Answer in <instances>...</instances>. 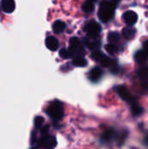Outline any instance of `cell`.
<instances>
[{
  "instance_id": "5",
  "label": "cell",
  "mask_w": 148,
  "mask_h": 149,
  "mask_svg": "<svg viewBox=\"0 0 148 149\" xmlns=\"http://www.w3.org/2000/svg\"><path fill=\"white\" fill-rule=\"evenodd\" d=\"M57 146V140L54 136L44 134L43 137L38 141V144L36 145L37 148H54Z\"/></svg>"
},
{
  "instance_id": "2",
  "label": "cell",
  "mask_w": 148,
  "mask_h": 149,
  "mask_svg": "<svg viewBox=\"0 0 148 149\" xmlns=\"http://www.w3.org/2000/svg\"><path fill=\"white\" fill-rule=\"evenodd\" d=\"M46 113L55 121L60 120L64 116V108L61 102L55 100L51 102L46 109Z\"/></svg>"
},
{
  "instance_id": "14",
  "label": "cell",
  "mask_w": 148,
  "mask_h": 149,
  "mask_svg": "<svg viewBox=\"0 0 148 149\" xmlns=\"http://www.w3.org/2000/svg\"><path fill=\"white\" fill-rule=\"evenodd\" d=\"M46 47L51 51H56L58 47V41L54 37H48L45 40Z\"/></svg>"
},
{
  "instance_id": "27",
  "label": "cell",
  "mask_w": 148,
  "mask_h": 149,
  "mask_svg": "<svg viewBox=\"0 0 148 149\" xmlns=\"http://www.w3.org/2000/svg\"><path fill=\"white\" fill-rule=\"evenodd\" d=\"M120 1V0H111L110 2H111V3H113L114 6H115V7H117V5L119 4Z\"/></svg>"
},
{
  "instance_id": "15",
  "label": "cell",
  "mask_w": 148,
  "mask_h": 149,
  "mask_svg": "<svg viewBox=\"0 0 148 149\" xmlns=\"http://www.w3.org/2000/svg\"><path fill=\"white\" fill-rule=\"evenodd\" d=\"M122 33H123V36H124L125 38H126V39H132L135 36L136 30L133 27H132L131 25H129V26H127V27H126V28L123 29Z\"/></svg>"
},
{
  "instance_id": "4",
  "label": "cell",
  "mask_w": 148,
  "mask_h": 149,
  "mask_svg": "<svg viewBox=\"0 0 148 149\" xmlns=\"http://www.w3.org/2000/svg\"><path fill=\"white\" fill-rule=\"evenodd\" d=\"M69 52L72 56H84L85 55V49L84 46L81 43V41L74 37L71 38L70 40V47H69Z\"/></svg>"
},
{
  "instance_id": "10",
  "label": "cell",
  "mask_w": 148,
  "mask_h": 149,
  "mask_svg": "<svg viewBox=\"0 0 148 149\" xmlns=\"http://www.w3.org/2000/svg\"><path fill=\"white\" fill-rule=\"evenodd\" d=\"M16 4L14 0H2L1 8L6 13H11L15 10Z\"/></svg>"
},
{
  "instance_id": "18",
  "label": "cell",
  "mask_w": 148,
  "mask_h": 149,
  "mask_svg": "<svg viewBox=\"0 0 148 149\" xmlns=\"http://www.w3.org/2000/svg\"><path fill=\"white\" fill-rule=\"evenodd\" d=\"M131 106V111H132V113L134 115V116H140L142 113H143V108L139 105L138 101L133 103Z\"/></svg>"
},
{
  "instance_id": "1",
  "label": "cell",
  "mask_w": 148,
  "mask_h": 149,
  "mask_svg": "<svg viewBox=\"0 0 148 149\" xmlns=\"http://www.w3.org/2000/svg\"><path fill=\"white\" fill-rule=\"evenodd\" d=\"M115 6L110 1H102L99 10V17L103 23L109 22L114 16Z\"/></svg>"
},
{
  "instance_id": "19",
  "label": "cell",
  "mask_w": 148,
  "mask_h": 149,
  "mask_svg": "<svg viewBox=\"0 0 148 149\" xmlns=\"http://www.w3.org/2000/svg\"><path fill=\"white\" fill-rule=\"evenodd\" d=\"M138 76L140 79L141 82L148 81V67L143 66L138 70Z\"/></svg>"
},
{
  "instance_id": "26",
  "label": "cell",
  "mask_w": 148,
  "mask_h": 149,
  "mask_svg": "<svg viewBox=\"0 0 148 149\" xmlns=\"http://www.w3.org/2000/svg\"><path fill=\"white\" fill-rule=\"evenodd\" d=\"M143 46H144V50H145V51H146V52L148 53V40H147V41H145V42H144Z\"/></svg>"
},
{
  "instance_id": "25",
  "label": "cell",
  "mask_w": 148,
  "mask_h": 149,
  "mask_svg": "<svg viewBox=\"0 0 148 149\" xmlns=\"http://www.w3.org/2000/svg\"><path fill=\"white\" fill-rule=\"evenodd\" d=\"M48 127H49L48 126H45L44 127H43V128L41 127L40 128L41 129V134L42 135H44V134H48V129H49Z\"/></svg>"
},
{
  "instance_id": "29",
  "label": "cell",
  "mask_w": 148,
  "mask_h": 149,
  "mask_svg": "<svg viewBox=\"0 0 148 149\" xmlns=\"http://www.w3.org/2000/svg\"><path fill=\"white\" fill-rule=\"evenodd\" d=\"M87 1H90V2H95L96 0H87Z\"/></svg>"
},
{
  "instance_id": "7",
  "label": "cell",
  "mask_w": 148,
  "mask_h": 149,
  "mask_svg": "<svg viewBox=\"0 0 148 149\" xmlns=\"http://www.w3.org/2000/svg\"><path fill=\"white\" fill-rule=\"evenodd\" d=\"M85 31L87 32L88 36L98 37L101 31V26L96 21H90L85 25Z\"/></svg>"
},
{
  "instance_id": "8",
  "label": "cell",
  "mask_w": 148,
  "mask_h": 149,
  "mask_svg": "<svg viewBox=\"0 0 148 149\" xmlns=\"http://www.w3.org/2000/svg\"><path fill=\"white\" fill-rule=\"evenodd\" d=\"M84 45L90 50H98L100 46V42L97 39V37L88 36L84 39Z\"/></svg>"
},
{
  "instance_id": "21",
  "label": "cell",
  "mask_w": 148,
  "mask_h": 149,
  "mask_svg": "<svg viewBox=\"0 0 148 149\" xmlns=\"http://www.w3.org/2000/svg\"><path fill=\"white\" fill-rule=\"evenodd\" d=\"M82 10L85 12H87V13H90V12L93 11V10H94V3H93V2L86 1L85 3H84L82 4Z\"/></svg>"
},
{
  "instance_id": "13",
  "label": "cell",
  "mask_w": 148,
  "mask_h": 149,
  "mask_svg": "<svg viewBox=\"0 0 148 149\" xmlns=\"http://www.w3.org/2000/svg\"><path fill=\"white\" fill-rule=\"evenodd\" d=\"M117 137H118V134H117V133L113 129H108V130H106L103 134V135H102V141L108 142V141H113Z\"/></svg>"
},
{
  "instance_id": "20",
  "label": "cell",
  "mask_w": 148,
  "mask_h": 149,
  "mask_svg": "<svg viewBox=\"0 0 148 149\" xmlns=\"http://www.w3.org/2000/svg\"><path fill=\"white\" fill-rule=\"evenodd\" d=\"M120 39V36L116 31H112L108 34V41L112 44H115L119 42Z\"/></svg>"
},
{
  "instance_id": "9",
  "label": "cell",
  "mask_w": 148,
  "mask_h": 149,
  "mask_svg": "<svg viewBox=\"0 0 148 149\" xmlns=\"http://www.w3.org/2000/svg\"><path fill=\"white\" fill-rule=\"evenodd\" d=\"M123 19L128 25H133L138 20V16L134 11L127 10L123 14Z\"/></svg>"
},
{
  "instance_id": "28",
  "label": "cell",
  "mask_w": 148,
  "mask_h": 149,
  "mask_svg": "<svg viewBox=\"0 0 148 149\" xmlns=\"http://www.w3.org/2000/svg\"><path fill=\"white\" fill-rule=\"evenodd\" d=\"M31 134H32L31 135V144H34L36 142V135H35L34 133H32Z\"/></svg>"
},
{
  "instance_id": "16",
  "label": "cell",
  "mask_w": 148,
  "mask_h": 149,
  "mask_svg": "<svg viewBox=\"0 0 148 149\" xmlns=\"http://www.w3.org/2000/svg\"><path fill=\"white\" fill-rule=\"evenodd\" d=\"M72 63L75 66L78 67H85L87 65V61L84 58V56H75L72 60Z\"/></svg>"
},
{
  "instance_id": "3",
  "label": "cell",
  "mask_w": 148,
  "mask_h": 149,
  "mask_svg": "<svg viewBox=\"0 0 148 149\" xmlns=\"http://www.w3.org/2000/svg\"><path fill=\"white\" fill-rule=\"evenodd\" d=\"M92 57L95 61L99 62L104 67H113L116 65V61H114L113 59H111L109 57L106 56L105 54H103L98 50H95L92 52Z\"/></svg>"
},
{
  "instance_id": "11",
  "label": "cell",
  "mask_w": 148,
  "mask_h": 149,
  "mask_svg": "<svg viewBox=\"0 0 148 149\" xmlns=\"http://www.w3.org/2000/svg\"><path fill=\"white\" fill-rule=\"evenodd\" d=\"M102 74H103V72L99 67H94L90 71L89 79L93 82H97L100 79V78L102 77Z\"/></svg>"
},
{
  "instance_id": "24",
  "label": "cell",
  "mask_w": 148,
  "mask_h": 149,
  "mask_svg": "<svg viewBox=\"0 0 148 149\" xmlns=\"http://www.w3.org/2000/svg\"><path fill=\"white\" fill-rule=\"evenodd\" d=\"M59 56H60L62 58L66 59V58H69L72 55H71L69 50H67V49H65V48H63V49H61L60 52H59Z\"/></svg>"
},
{
  "instance_id": "17",
  "label": "cell",
  "mask_w": 148,
  "mask_h": 149,
  "mask_svg": "<svg viewBox=\"0 0 148 149\" xmlns=\"http://www.w3.org/2000/svg\"><path fill=\"white\" fill-rule=\"evenodd\" d=\"M65 28V24L61 20H57L52 25V29L56 33H61L62 31H64Z\"/></svg>"
},
{
  "instance_id": "23",
  "label": "cell",
  "mask_w": 148,
  "mask_h": 149,
  "mask_svg": "<svg viewBox=\"0 0 148 149\" xmlns=\"http://www.w3.org/2000/svg\"><path fill=\"white\" fill-rule=\"evenodd\" d=\"M105 48H106V52H108L110 54H114L118 52V47L114 44H112V43L106 45Z\"/></svg>"
},
{
  "instance_id": "6",
  "label": "cell",
  "mask_w": 148,
  "mask_h": 149,
  "mask_svg": "<svg viewBox=\"0 0 148 149\" xmlns=\"http://www.w3.org/2000/svg\"><path fill=\"white\" fill-rule=\"evenodd\" d=\"M117 93L120 95V97L123 100L126 101L129 105H132L133 103H134V102L137 101V100L130 93V92L128 91V89L126 86H118L117 87Z\"/></svg>"
},
{
  "instance_id": "12",
  "label": "cell",
  "mask_w": 148,
  "mask_h": 149,
  "mask_svg": "<svg viewBox=\"0 0 148 149\" xmlns=\"http://www.w3.org/2000/svg\"><path fill=\"white\" fill-rule=\"evenodd\" d=\"M148 58V53L143 49L138 51L134 55V59L139 64H144Z\"/></svg>"
},
{
  "instance_id": "22",
  "label": "cell",
  "mask_w": 148,
  "mask_h": 149,
  "mask_svg": "<svg viewBox=\"0 0 148 149\" xmlns=\"http://www.w3.org/2000/svg\"><path fill=\"white\" fill-rule=\"evenodd\" d=\"M44 118L41 117V116H37L35 119H34V127L37 128V129H40L43 125H44Z\"/></svg>"
}]
</instances>
